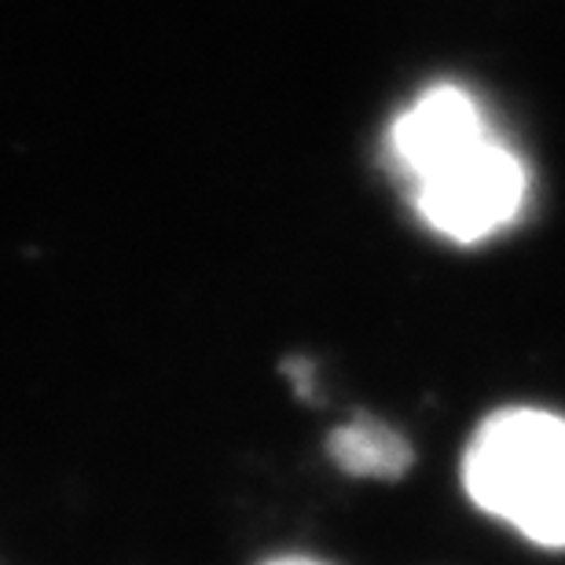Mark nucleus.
Returning a JSON list of instances; mask_svg holds the SVG:
<instances>
[{
    "mask_svg": "<svg viewBox=\"0 0 565 565\" xmlns=\"http://www.w3.org/2000/svg\"><path fill=\"white\" fill-rule=\"evenodd\" d=\"M489 137L481 107L456 85H437L397 118L390 132L393 158L412 180H423L467 154L473 143Z\"/></svg>",
    "mask_w": 565,
    "mask_h": 565,
    "instance_id": "obj_3",
    "label": "nucleus"
},
{
    "mask_svg": "<svg viewBox=\"0 0 565 565\" xmlns=\"http://www.w3.org/2000/svg\"><path fill=\"white\" fill-rule=\"evenodd\" d=\"M525 202V169L489 132L467 154L415 180V206L434 232L456 243H481L507 228Z\"/></svg>",
    "mask_w": 565,
    "mask_h": 565,
    "instance_id": "obj_2",
    "label": "nucleus"
},
{
    "mask_svg": "<svg viewBox=\"0 0 565 565\" xmlns=\"http://www.w3.org/2000/svg\"><path fill=\"white\" fill-rule=\"evenodd\" d=\"M459 481L473 511L540 551H565V415L492 412L462 448Z\"/></svg>",
    "mask_w": 565,
    "mask_h": 565,
    "instance_id": "obj_1",
    "label": "nucleus"
},
{
    "mask_svg": "<svg viewBox=\"0 0 565 565\" xmlns=\"http://www.w3.org/2000/svg\"><path fill=\"white\" fill-rule=\"evenodd\" d=\"M262 565H327L320 558H309V555H282V558H268Z\"/></svg>",
    "mask_w": 565,
    "mask_h": 565,
    "instance_id": "obj_5",
    "label": "nucleus"
},
{
    "mask_svg": "<svg viewBox=\"0 0 565 565\" xmlns=\"http://www.w3.org/2000/svg\"><path fill=\"white\" fill-rule=\"evenodd\" d=\"M327 456L342 473L360 481H397L412 470L415 451L408 437L390 423L360 415L349 419L327 437Z\"/></svg>",
    "mask_w": 565,
    "mask_h": 565,
    "instance_id": "obj_4",
    "label": "nucleus"
}]
</instances>
